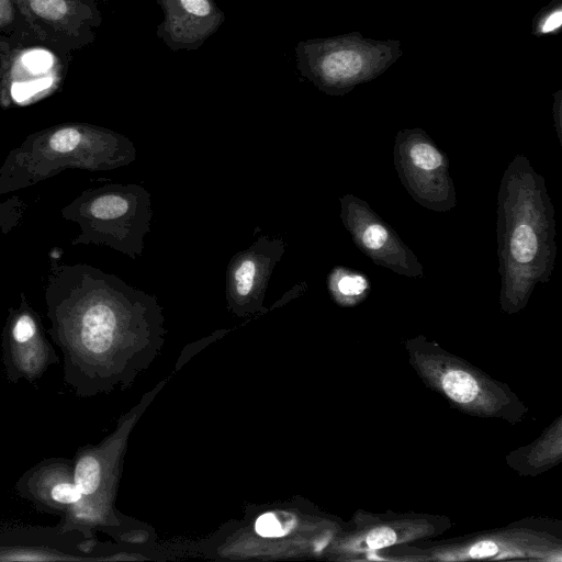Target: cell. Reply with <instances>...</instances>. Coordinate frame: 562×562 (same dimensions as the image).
<instances>
[{"label": "cell", "instance_id": "cell-1", "mask_svg": "<svg viewBox=\"0 0 562 562\" xmlns=\"http://www.w3.org/2000/svg\"><path fill=\"white\" fill-rule=\"evenodd\" d=\"M44 301L63 380L80 398L128 387L164 344L155 295L97 267L66 263L53 249Z\"/></svg>", "mask_w": 562, "mask_h": 562}, {"label": "cell", "instance_id": "cell-2", "mask_svg": "<svg viewBox=\"0 0 562 562\" xmlns=\"http://www.w3.org/2000/svg\"><path fill=\"white\" fill-rule=\"evenodd\" d=\"M134 143L110 128L82 122L34 132L0 166V195L26 189L67 169L110 171L132 164Z\"/></svg>", "mask_w": 562, "mask_h": 562}, {"label": "cell", "instance_id": "cell-3", "mask_svg": "<svg viewBox=\"0 0 562 562\" xmlns=\"http://www.w3.org/2000/svg\"><path fill=\"white\" fill-rule=\"evenodd\" d=\"M60 214L79 226L71 246H108L136 259L145 247L153 207L150 194L144 187L108 183L82 191Z\"/></svg>", "mask_w": 562, "mask_h": 562}, {"label": "cell", "instance_id": "cell-4", "mask_svg": "<svg viewBox=\"0 0 562 562\" xmlns=\"http://www.w3.org/2000/svg\"><path fill=\"white\" fill-rule=\"evenodd\" d=\"M403 55L397 40H373L359 32L301 41L300 74L328 95H344L384 74Z\"/></svg>", "mask_w": 562, "mask_h": 562}, {"label": "cell", "instance_id": "cell-5", "mask_svg": "<svg viewBox=\"0 0 562 562\" xmlns=\"http://www.w3.org/2000/svg\"><path fill=\"white\" fill-rule=\"evenodd\" d=\"M2 363L11 383H35L60 360L48 340L42 318L24 293L10 307L1 331Z\"/></svg>", "mask_w": 562, "mask_h": 562}, {"label": "cell", "instance_id": "cell-6", "mask_svg": "<svg viewBox=\"0 0 562 562\" xmlns=\"http://www.w3.org/2000/svg\"><path fill=\"white\" fill-rule=\"evenodd\" d=\"M285 249L282 238L262 235L232 257L226 270L225 296L234 314L247 316L266 311L268 283Z\"/></svg>", "mask_w": 562, "mask_h": 562}, {"label": "cell", "instance_id": "cell-7", "mask_svg": "<svg viewBox=\"0 0 562 562\" xmlns=\"http://www.w3.org/2000/svg\"><path fill=\"white\" fill-rule=\"evenodd\" d=\"M15 493L37 512L58 517L81 499L74 476L72 459L50 457L27 469L15 482Z\"/></svg>", "mask_w": 562, "mask_h": 562}, {"label": "cell", "instance_id": "cell-8", "mask_svg": "<svg viewBox=\"0 0 562 562\" xmlns=\"http://www.w3.org/2000/svg\"><path fill=\"white\" fill-rule=\"evenodd\" d=\"M164 20L157 37L172 52L201 47L225 21L214 0H156Z\"/></svg>", "mask_w": 562, "mask_h": 562}, {"label": "cell", "instance_id": "cell-9", "mask_svg": "<svg viewBox=\"0 0 562 562\" xmlns=\"http://www.w3.org/2000/svg\"><path fill=\"white\" fill-rule=\"evenodd\" d=\"M10 69L4 71L1 81L0 104L10 106L19 104L25 85L26 104L34 101L32 86H35L41 98L53 91L59 81L54 57L43 50L29 49L13 57Z\"/></svg>", "mask_w": 562, "mask_h": 562}, {"label": "cell", "instance_id": "cell-10", "mask_svg": "<svg viewBox=\"0 0 562 562\" xmlns=\"http://www.w3.org/2000/svg\"><path fill=\"white\" fill-rule=\"evenodd\" d=\"M22 13L36 25L69 30L82 25L86 20H94L93 11L78 0H13Z\"/></svg>", "mask_w": 562, "mask_h": 562}, {"label": "cell", "instance_id": "cell-11", "mask_svg": "<svg viewBox=\"0 0 562 562\" xmlns=\"http://www.w3.org/2000/svg\"><path fill=\"white\" fill-rule=\"evenodd\" d=\"M88 557L46 543L0 546V562L86 561Z\"/></svg>", "mask_w": 562, "mask_h": 562}, {"label": "cell", "instance_id": "cell-12", "mask_svg": "<svg viewBox=\"0 0 562 562\" xmlns=\"http://www.w3.org/2000/svg\"><path fill=\"white\" fill-rule=\"evenodd\" d=\"M540 250V241L536 229L529 223L516 225L509 237V254L519 265L532 262Z\"/></svg>", "mask_w": 562, "mask_h": 562}, {"label": "cell", "instance_id": "cell-13", "mask_svg": "<svg viewBox=\"0 0 562 562\" xmlns=\"http://www.w3.org/2000/svg\"><path fill=\"white\" fill-rule=\"evenodd\" d=\"M441 383L446 394L461 404L472 402L479 393V386L474 378L462 370L448 371Z\"/></svg>", "mask_w": 562, "mask_h": 562}, {"label": "cell", "instance_id": "cell-14", "mask_svg": "<svg viewBox=\"0 0 562 562\" xmlns=\"http://www.w3.org/2000/svg\"><path fill=\"white\" fill-rule=\"evenodd\" d=\"M562 26V0H552L533 18L531 34L536 37L555 34Z\"/></svg>", "mask_w": 562, "mask_h": 562}, {"label": "cell", "instance_id": "cell-15", "mask_svg": "<svg viewBox=\"0 0 562 562\" xmlns=\"http://www.w3.org/2000/svg\"><path fill=\"white\" fill-rule=\"evenodd\" d=\"M414 142L408 148V157L414 167L431 172L440 169L445 162L441 153L427 142Z\"/></svg>", "mask_w": 562, "mask_h": 562}, {"label": "cell", "instance_id": "cell-16", "mask_svg": "<svg viewBox=\"0 0 562 562\" xmlns=\"http://www.w3.org/2000/svg\"><path fill=\"white\" fill-rule=\"evenodd\" d=\"M329 288L334 294L353 297L368 289V281L360 274L337 271L330 277Z\"/></svg>", "mask_w": 562, "mask_h": 562}, {"label": "cell", "instance_id": "cell-17", "mask_svg": "<svg viewBox=\"0 0 562 562\" xmlns=\"http://www.w3.org/2000/svg\"><path fill=\"white\" fill-rule=\"evenodd\" d=\"M26 210L25 202L18 196H12L0 203V229L3 234L16 227L23 218Z\"/></svg>", "mask_w": 562, "mask_h": 562}, {"label": "cell", "instance_id": "cell-18", "mask_svg": "<svg viewBox=\"0 0 562 562\" xmlns=\"http://www.w3.org/2000/svg\"><path fill=\"white\" fill-rule=\"evenodd\" d=\"M359 239L364 249L378 251L390 241V232L381 223H370L361 231Z\"/></svg>", "mask_w": 562, "mask_h": 562}, {"label": "cell", "instance_id": "cell-19", "mask_svg": "<svg viewBox=\"0 0 562 562\" xmlns=\"http://www.w3.org/2000/svg\"><path fill=\"white\" fill-rule=\"evenodd\" d=\"M292 522L281 519L276 513H267L259 517L256 530L265 537H281L289 532Z\"/></svg>", "mask_w": 562, "mask_h": 562}, {"label": "cell", "instance_id": "cell-20", "mask_svg": "<svg viewBox=\"0 0 562 562\" xmlns=\"http://www.w3.org/2000/svg\"><path fill=\"white\" fill-rule=\"evenodd\" d=\"M395 541L396 533L389 527L375 528L367 536V546L372 550L392 546Z\"/></svg>", "mask_w": 562, "mask_h": 562}, {"label": "cell", "instance_id": "cell-21", "mask_svg": "<svg viewBox=\"0 0 562 562\" xmlns=\"http://www.w3.org/2000/svg\"><path fill=\"white\" fill-rule=\"evenodd\" d=\"M498 552L497 546L492 541L479 542L470 549L469 555L471 558L481 559L496 554Z\"/></svg>", "mask_w": 562, "mask_h": 562}, {"label": "cell", "instance_id": "cell-22", "mask_svg": "<svg viewBox=\"0 0 562 562\" xmlns=\"http://www.w3.org/2000/svg\"><path fill=\"white\" fill-rule=\"evenodd\" d=\"M15 16L13 0H0V29L10 25Z\"/></svg>", "mask_w": 562, "mask_h": 562}, {"label": "cell", "instance_id": "cell-23", "mask_svg": "<svg viewBox=\"0 0 562 562\" xmlns=\"http://www.w3.org/2000/svg\"><path fill=\"white\" fill-rule=\"evenodd\" d=\"M402 1H411V0H402Z\"/></svg>", "mask_w": 562, "mask_h": 562}]
</instances>
